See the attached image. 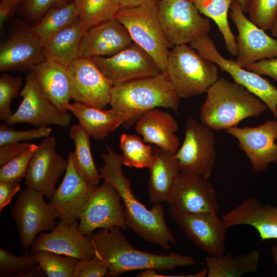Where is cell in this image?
<instances>
[{"label": "cell", "instance_id": "83f0119b", "mask_svg": "<svg viewBox=\"0 0 277 277\" xmlns=\"http://www.w3.org/2000/svg\"><path fill=\"white\" fill-rule=\"evenodd\" d=\"M65 108L73 113L90 136L99 141H103L124 122L123 116L112 108L104 110L75 102L68 104Z\"/></svg>", "mask_w": 277, "mask_h": 277}, {"label": "cell", "instance_id": "5bb4252c", "mask_svg": "<svg viewBox=\"0 0 277 277\" xmlns=\"http://www.w3.org/2000/svg\"><path fill=\"white\" fill-rule=\"evenodd\" d=\"M117 190L104 181L97 187L80 216L79 231L90 236L97 228L125 229V213Z\"/></svg>", "mask_w": 277, "mask_h": 277}, {"label": "cell", "instance_id": "ab89813d", "mask_svg": "<svg viewBox=\"0 0 277 277\" xmlns=\"http://www.w3.org/2000/svg\"><path fill=\"white\" fill-rule=\"evenodd\" d=\"M37 148L18 155L1 166L0 182L19 183L25 177L29 163Z\"/></svg>", "mask_w": 277, "mask_h": 277}, {"label": "cell", "instance_id": "f6af8a7d", "mask_svg": "<svg viewBox=\"0 0 277 277\" xmlns=\"http://www.w3.org/2000/svg\"><path fill=\"white\" fill-rule=\"evenodd\" d=\"M245 69L261 75H267L277 82V57L263 59L248 65Z\"/></svg>", "mask_w": 277, "mask_h": 277}, {"label": "cell", "instance_id": "484cf974", "mask_svg": "<svg viewBox=\"0 0 277 277\" xmlns=\"http://www.w3.org/2000/svg\"><path fill=\"white\" fill-rule=\"evenodd\" d=\"M135 124L136 132L146 144L172 152L179 149L180 141L174 134L179 125L169 113L153 109L145 112Z\"/></svg>", "mask_w": 277, "mask_h": 277}, {"label": "cell", "instance_id": "d6a6232c", "mask_svg": "<svg viewBox=\"0 0 277 277\" xmlns=\"http://www.w3.org/2000/svg\"><path fill=\"white\" fill-rule=\"evenodd\" d=\"M79 21L73 2L48 11L31 30L43 45L55 34Z\"/></svg>", "mask_w": 277, "mask_h": 277}, {"label": "cell", "instance_id": "7a4b0ae2", "mask_svg": "<svg viewBox=\"0 0 277 277\" xmlns=\"http://www.w3.org/2000/svg\"><path fill=\"white\" fill-rule=\"evenodd\" d=\"M118 227L101 228L90 236L95 256L108 264L106 277H116L131 271H161L196 264L194 258L175 252L157 254L136 249Z\"/></svg>", "mask_w": 277, "mask_h": 277}, {"label": "cell", "instance_id": "8992f818", "mask_svg": "<svg viewBox=\"0 0 277 277\" xmlns=\"http://www.w3.org/2000/svg\"><path fill=\"white\" fill-rule=\"evenodd\" d=\"M157 0L133 8H120L114 17L127 29L133 42L153 58L161 72L165 73L169 48L160 24Z\"/></svg>", "mask_w": 277, "mask_h": 277}, {"label": "cell", "instance_id": "c3c4849f", "mask_svg": "<svg viewBox=\"0 0 277 277\" xmlns=\"http://www.w3.org/2000/svg\"><path fill=\"white\" fill-rule=\"evenodd\" d=\"M150 1L151 0H118V3L120 8H125L135 7Z\"/></svg>", "mask_w": 277, "mask_h": 277}, {"label": "cell", "instance_id": "6da1fadb", "mask_svg": "<svg viewBox=\"0 0 277 277\" xmlns=\"http://www.w3.org/2000/svg\"><path fill=\"white\" fill-rule=\"evenodd\" d=\"M106 153H101L104 165L99 169L101 179L118 192L123 203L125 225L147 242L168 250L175 244V237L165 220L162 203L147 209L136 199L131 187V180L124 175L122 155L107 146Z\"/></svg>", "mask_w": 277, "mask_h": 277}, {"label": "cell", "instance_id": "74e56055", "mask_svg": "<svg viewBox=\"0 0 277 277\" xmlns=\"http://www.w3.org/2000/svg\"><path fill=\"white\" fill-rule=\"evenodd\" d=\"M247 13L259 27L270 30L277 18V0H249Z\"/></svg>", "mask_w": 277, "mask_h": 277}, {"label": "cell", "instance_id": "5b68a950", "mask_svg": "<svg viewBox=\"0 0 277 277\" xmlns=\"http://www.w3.org/2000/svg\"><path fill=\"white\" fill-rule=\"evenodd\" d=\"M165 73L180 98L206 93L219 78V66L187 44L169 51Z\"/></svg>", "mask_w": 277, "mask_h": 277}, {"label": "cell", "instance_id": "7402d4cb", "mask_svg": "<svg viewBox=\"0 0 277 277\" xmlns=\"http://www.w3.org/2000/svg\"><path fill=\"white\" fill-rule=\"evenodd\" d=\"M133 43L125 27L114 17L85 32L81 43L80 57H110Z\"/></svg>", "mask_w": 277, "mask_h": 277}, {"label": "cell", "instance_id": "cb8c5ba5", "mask_svg": "<svg viewBox=\"0 0 277 277\" xmlns=\"http://www.w3.org/2000/svg\"><path fill=\"white\" fill-rule=\"evenodd\" d=\"M228 227L246 225L254 227L261 241L277 239V207L248 197L222 217Z\"/></svg>", "mask_w": 277, "mask_h": 277}, {"label": "cell", "instance_id": "3957f363", "mask_svg": "<svg viewBox=\"0 0 277 277\" xmlns=\"http://www.w3.org/2000/svg\"><path fill=\"white\" fill-rule=\"evenodd\" d=\"M180 100L166 73H160L114 85L109 104L123 116V127L129 128L157 107L177 112Z\"/></svg>", "mask_w": 277, "mask_h": 277}, {"label": "cell", "instance_id": "e575fe53", "mask_svg": "<svg viewBox=\"0 0 277 277\" xmlns=\"http://www.w3.org/2000/svg\"><path fill=\"white\" fill-rule=\"evenodd\" d=\"M120 142L123 165L131 168L148 169L152 166L155 156L152 146L146 145L140 136L122 133Z\"/></svg>", "mask_w": 277, "mask_h": 277}, {"label": "cell", "instance_id": "b9f144b4", "mask_svg": "<svg viewBox=\"0 0 277 277\" xmlns=\"http://www.w3.org/2000/svg\"><path fill=\"white\" fill-rule=\"evenodd\" d=\"M73 2L74 0H25L24 9L29 19L39 21L50 10Z\"/></svg>", "mask_w": 277, "mask_h": 277}, {"label": "cell", "instance_id": "836d02e7", "mask_svg": "<svg viewBox=\"0 0 277 277\" xmlns=\"http://www.w3.org/2000/svg\"><path fill=\"white\" fill-rule=\"evenodd\" d=\"M85 31L114 18L120 8L118 0H74Z\"/></svg>", "mask_w": 277, "mask_h": 277}, {"label": "cell", "instance_id": "f1b7e54d", "mask_svg": "<svg viewBox=\"0 0 277 277\" xmlns=\"http://www.w3.org/2000/svg\"><path fill=\"white\" fill-rule=\"evenodd\" d=\"M85 32L80 20L55 34L43 45L46 60L68 66L80 57L81 43Z\"/></svg>", "mask_w": 277, "mask_h": 277}, {"label": "cell", "instance_id": "f907efd6", "mask_svg": "<svg viewBox=\"0 0 277 277\" xmlns=\"http://www.w3.org/2000/svg\"><path fill=\"white\" fill-rule=\"evenodd\" d=\"M271 35L274 37L277 36V18L274 22L273 26L270 29Z\"/></svg>", "mask_w": 277, "mask_h": 277}, {"label": "cell", "instance_id": "d6986e66", "mask_svg": "<svg viewBox=\"0 0 277 277\" xmlns=\"http://www.w3.org/2000/svg\"><path fill=\"white\" fill-rule=\"evenodd\" d=\"M64 178L48 203L57 212L60 221L68 224L76 221L97 187L89 185L76 170L69 153Z\"/></svg>", "mask_w": 277, "mask_h": 277}, {"label": "cell", "instance_id": "2e32d148", "mask_svg": "<svg viewBox=\"0 0 277 277\" xmlns=\"http://www.w3.org/2000/svg\"><path fill=\"white\" fill-rule=\"evenodd\" d=\"M225 131L236 138L239 148L245 152L256 172H265L270 164L277 163L275 120H268L255 127L234 126Z\"/></svg>", "mask_w": 277, "mask_h": 277}, {"label": "cell", "instance_id": "f546056e", "mask_svg": "<svg viewBox=\"0 0 277 277\" xmlns=\"http://www.w3.org/2000/svg\"><path fill=\"white\" fill-rule=\"evenodd\" d=\"M260 252L252 250L245 254L233 256L228 253L221 256L207 255L205 263L208 277H239L256 271L260 260Z\"/></svg>", "mask_w": 277, "mask_h": 277}, {"label": "cell", "instance_id": "8fae6325", "mask_svg": "<svg viewBox=\"0 0 277 277\" xmlns=\"http://www.w3.org/2000/svg\"><path fill=\"white\" fill-rule=\"evenodd\" d=\"M43 195L27 187L18 194L11 212L25 250L32 246L39 232L52 230L58 218L56 210L45 203Z\"/></svg>", "mask_w": 277, "mask_h": 277}, {"label": "cell", "instance_id": "d590c367", "mask_svg": "<svg viewBox=\"0 0 277 277\" xmlns=\"http://www.w3.org/2000/svg\"><path fill=\"white\" fill-rule=\"evenodd\" d=\"M39 265L48 277H72L80 260L47 251L35 252Z\"/></svg>", "mask_w": 277, "mask_h": 277}, {"label": "cell", "instance_id": "52a82bcc", "mask_svg": "<svg viewBox=\"0 0 277 277\" xmlns=\"http://www.w3.org/2000/svg\"><path fill=\"white\" fill-rule=\"evenodd\" d=\"M157 6L160 24L172 48L190 44L211 30L210 21L201 16L191 0H158Z\"/></svg>", "mask_w": 277, "mask_h": 277}, {"label": "cell", "instance_id": "d4e9b609", "mask_svg": "<svg viewBox=\"0 0 277 277\" xmlns=\"http://www.w3.org/2000/svg\"><path fill=\"white\" fill-rule=\"evenodd\" d=\"M155 161L149 168V201L154 204L167 202L181 173L175 152L152 146Z\"/></svg>", "mask_w": 277, "mask_h": 277}, {"label": "cell", "instance_id": "8d00e7d4", "mask_svg": "<svg viewBox=\"0 0 277 277\" xmlns=\"http://www.w3.org/2000/svg\"><path fill=\"white\" fill-rule=\"evenodd\" d=\"M39 266L35 253L26 251L21 256H15L2 248H0V276L22 277Z\"/></svg>", "mask_w": 277, "mask_h": 277}, {"label": "cell", "instance_id": "ffe728a7", "mask_svg": "<svg viewBox=\"0 0 277 277\" xmlns=\"http://www.w3.org/2000/svg\"><path fill=\"white\" fill-rule=\"evenodd\" d=\"M175 221L186 237L208 255L221 256L225 254L228 227L217 214H189Z\"/></svg>", "mask_w": 277, "mask_h": 277}, {"label": "cell", "instance_id": "30bf717a", "mask_svg": "<svg viewBox=\"0 0 277 277\" xmlns=\"http://www.w3.org/2000/svg\"><path fill=\"white\" fill-rule=\"evenodd\" d=\"M189 44L200 55L228 73L235 83L261 100L277 119V88L271 82L256 73L242 68L235 61L223 57L208 35L200 37Z\"/></svg>", "mask_w": 277, "mask_h": 277}, {"label": "cell", "instance_id": "4dcf8cb0", "mask_svg": "<svg viewBox=\"0 0 277 277\" xmlns=\"http://www.w3.org/2000/svg\"><path fill=\"white\" fill-rule=\"evenodd\" d=\"M69 135L75 145L72 156L76 170L89 185H97L101 177L91 153L90 136L80 125H72Z\"/></svg>", "mask_w": 277, "mask_h": 277}, {"label": "cell", "instance_id": "bcb514c9", "mask_svg": "<svg viewBox=\"0 0 277 277\" xmlns=\"http://www.w3.org/2000/svg\"><path fill=\"white\" fill-rule=\"evenodd\" d=\"M19 183L0 182V212L11 201L13 196L20 190Z\"/></svg>", "mask_w": 277, "mask_h": 277}, {"label": "cell", "instance_id": "7dc6e473", "mask_svg": "<svg viewBox=\"0 0 277 277\" xmlns=\"http://www.w3.org/2000/svg\"><path fill=\"white\" fill-rule=\"evenodd\" d=\"M22 0H2L0 5V26L2 28L6 20L13 14V11Z\"/></svg>", "mask_w": 277, "mask_h": 277}, {"label": "cell", "instance_id": "7c38bea8", "mask_svg": "<svg viewBox=\"0 0 277 277\" xmlns=\"http://www.w3.org/2000/svg\"><path fill=\"white\" fill-rule=\"evenodd\" d=\"M19 95L23 100L15 112L5 121L6 124L25 123L35 128L51 124L63 127L69 126L71 115L59 109L45 95L32 71L27 74Z\"/></svg>", "mask_w": 277, "mask_h": 277}, {"label": "cell", "instance_id": "4fadbf2b", "mask_svg": "<svg viewBox=\"0 0 277 277\" xmlns=\"http://www.w3.org/2000/svg\"><path fill=\"white\" fill-rule=\"evenodd\" d=\"M229 15L235 25L238 54L235 61L242 68L263 59L277 57V39L269 36L245 15L240 4L233 0Z\"/></svg>", "mask_w": 277, "mask_h": 277}, {"label": "cell", "instance_id": "681fc988", "mask_svg": "<svg viewBox=\"0 0 277 277\" xmlns=\"http://www.w3.org/2000/svg\"><path fill=\"white\" fill-rule=\"evenodd\" d=\"M240 4L244 13L247 12L249 0H236Z\"/></svg>", "mask_w": 277, "mask_h": 277}, {"label": "cell", "instance_id": "603a6c76", "mask_svg": "<svg viewBox=\"0 0 277 277\" xmlns=\"http://www.w3.org/2000/svg\"><path fill=\"white\" fill-rule=\"evenodd\" d=\"M45 60L43 45L31 29L14 34L1 46V71H31Z\"/></svg>", "mask_w": 277, "mask_h": 277}, {"label": "cell", "instance_id": "9a60e30c", "mask_svg": "<svg viewBox=\"0 0 277 277\" xmlns=\"http://www.w3.org/2000/svg\"><path fill=\"white\" fill-rule=\"evenodd\" d=\"M71 97L98 108L109 104L113 84L91 58L79 57L68 66Z\"/></svg>", "mask_w": 277, "mask_h": 277}, {"label": "cell", "instance_id": "ac0fdd59", "mask_svg": "<svg viewBox=\"0 0 277 277\" xmlns=\"http://www.w3.org/2000/svg\"><path fill=\"white\" fill-rule=\"evenodd\" d=\"M55 146L54 137H44L33 153L25 177L26 187L42 193L49 199L53 196L55 185L68 164L56 152Z\"/></svg>", "mask_w": 277, "mask_h": 277}, {"label": "cell", "instance_id": "7bdbcfd3", "mask_svg": "<svg viewBox=\"0 0 277 277\" xmlns=\"http://www.w3.org/2000/svg\"><path fill=\"white\" fill-rule=\"evenodd\" d=\"M107 263L97 256L88 260H80L72 277H103L108 272Z\"/></svg>", "mask_w": 277, "mask_h": 277}, {"label": "cell", "instance_id": "816d5d0a", "mask_svg": "<svg viewBox=\"0 0 277 277\" xmlns=\"http://www.w3.org/2000/svg\"><path fill=\"white\" fill-rule=\"evenodd\" d=\"M271 250L274 258V260L277 265V245H273L271 247Z\"/></svg>", "mask_w": 277, "mask_h": 277}, {"label": "cell", "instance_id": "44dd1931", "mask_svg": "<svg viewBox=\"0 0 277 277\" xmlns=\"http://www.w3.org/2000/svg\"><path fill=\"white\" fill-rule=\"evenodd\" d=\"M76 221L68 224L60 221L49 233L42 232L34 240L31 251L47 250L80 260L91 259L95 250L91 238L82 234Z\"/></svg>", "mask_w": 277, "mask_h": 277}, {"label": "cell", "instance_id": "f35d334b", "mask_svg": "<svg viewBox=\"0 0 277 277\" xmlns=\"http://www.w3.org/2000/svg\"><path fill=\"white\" fill-rule=\"evenodd\" d=\"M22 80L21 76L13 77L4 73L0 77V120L6 121L13 114L12 100L19 93Z\"/></svg>", "mask_w": 277, "mask_h": 277}, {"label": "cell", "instance_id": "277c9868", "mask_svg": "<svg viewBox=\"0 0 277 277\" xmlns=\"http://www.w3.org/2000/svg\"><path fill=\"white\" fill-rule=\"evenodd\" d=\"M199 114L200 122L214 131L237 126L243 120L258 116L268 107L243 86L219 77L207 90Z\"/></svg>", "mask_w": 277, "mask_h": 277}, {"label": "cell", "instance_id": "ee69618b", "mask_svg": "<svg viewBox=\"0 0 277 277\" xmlns=\"http://www.w3.org/2000/svg\"><path fill=\"white\" fill-rule=\"evenodd\" d=\"M38 145L28 143L13 142L0 146V165L6 163L15 156L32 149Z\"/></svg>", "mask_w": 277, "mask_h": 277}, {"label": "cell", "instance_id": "ba28073f", "mask_svg": "<svg viewBox=\"0 0 277 277\" xmlns=\"http://www.w3.org/2000/svg\"><path fill=\"white\" fill-rule=\"evenodd\" d=\"M214 130L190 117L183 143L175 152L182 172L209 179L216 157Z\"/></svg>", "mask_w": 277, "mask_h": 277}, {"label": "cell", "instance_id": "e0dca14e", "mask_svg": "<svg viewBox=\"0 0 277 277\" xmlns=\"http://www.w3.org/2000/svg\"><path fill=\"white\" fill-rule=\"evenodd\" d=\"M91 59L113 85L162 73L151 56L134 42L113 56Z\"/></svg>", "mask_w": 277, "mask_h": 277}, {"label": "cell", "instance_id": "1f68e13d", "mask_svg": "<svg viewBox=\"0 0 277 277\" xmlns=\"http://www.w3.org/2000/svg\"><path fill=\"white\" fill-rule=\"evenodd\" d=\"M200 13L214 21L222 33L226 48L234 56L238 54L236 37L232 33L228 14L233 0H191Z\"/></svg>", "mask_w": 277, "mask_h": 277}, {"label": "cell", "instance_id": "4316f807", "mask_svg": "<svg viewBox=\"0 0 277 277\" xmlns=\"http://www.w3.org/2000/svg\"><path fill=\"white\" fill-rule=\"evenodd\" d=\"M31 71L45 95L59 109L67 111L65 106L72 99L68 66L46 60Z\"/></svg>", "mask_w": 277, "mask_h": 277}, {"label": "cell", "instance_id": "60d3db41", "mask_svg": "<svg viewBox=\"0 0 277 277\" xmlns=\"http://www.w3.org/2000/svg\"><path fill=\"white\" fill-rule=\"evenodd\" d=\"M52 129L48 127H37L32 130H16L9 127L7 124L0 125V146L23 141H30L48 136Z\"/></svg>", "mask_w": 277, "mask_h": 277}, {"label": "cell", "instance_id": "9c48e42d", "mask_svg": "<svg viewBox=\"0 0 277 277\" xmlns=\"http://www.w3.org/2000/svg\"><path fill=\"white\" fill-rule=\"evenodd\" d=\"M166 202L174 221L186 215L219 212L216 192L209 179L182 172Z\"/></svg>", "mask_w": 277, "mask_h": 277}]
</instances>
